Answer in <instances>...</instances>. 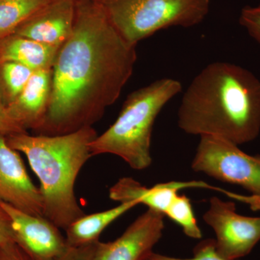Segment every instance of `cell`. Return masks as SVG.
<instances>
[{
	"label": "cell",
	"mask_w": 260,
	"mask_h": 260,
	"mask_svg": "<svg viewBox=\"0 0 260 260\" xmlns=\"http://www.w3.org/2000/svg\"><path fill=\"white\" fill-rule=\"evenodd\" d=\"M75 1H78V0H75Z\"/></svg>",
	"instance_id": "d4e9b609"
},
{
	"label": "cell",
	"mask_w": 260,
	"mask_h": 260,
	"mask_svg": "<svg viewBox=\"0 0 260 260\" xmlns=\"http://www.w3.org/2000/svg\"><path fill=\"white\" fill-rule=\"evenodd\" d=\"M34 73L19 63L7 61L0 64V95L6 107L23 91Z\"/></svg>",
	"instance_id": "e0dca14e"
},
{
	"label": "cell",
	"mask_w": 260,
	"mask_h": 260,
	"mask_svg": "<svg viewBox=\"0 0 260 260\" xmlns=\"http://www.w3.org/2000/svg\"><path fill=\"white\" fill-rule=\"evenodd\" d=\"M165 215L148 208L113 242H98L93 260H146L162 238Z\"/></svg>",
	"instance_id": "9c48e42d"
},
{
	"label": "cell",
	"mask_w": 260,
	"mask_h": 260,
	"mask_svg": "<svg viewBox=\"0 0 260 260\" xmlns=\"http://www.w3.org/2000/svg\"><path fill=\"white\" fill-rule=\"evenodd\" d=\"M111 23L136 45L171 27L189 28L204 20L210 0H94Z\"/></svg>",
	"instance_id": "5b68a950"
},
{
	"label": "cell",
	"mask_w": 260,
	"mask_h": 260,
	"mask_svg": "<svg viewBox=\"0 0 260 260\" xmlns=\"http://www.w3.org/2000/svg\"><path fill=\"white\" fill-rule=\"evenodd\" d=\"M181 189V182L177 181L162 183L148 188L133 178L124 177L109 189V198L120 203L135 202L138 205H145L150 209L164 215Z\"/></svg>",
	"instance_id": "4fadbf2b"
},
{
	"label": "cell",
	"mask_w": 260,
	"mask_h": 260,
	"mask_svg": "<svg viewBox=\"0 0 260 260\" xmlns=\"http://www.w3.org/2000/svg\"><path fill=\"white\" fill-rule=\"evenodd\" d=\"M99 242L79 247H70L60 260H93Z\"/></svg>",
	"instance_id": "603a6c76"
},
{
	"label": "cell",
	"mask_w": 260,
	"mask_h": 260,
	"mask_svg": "<svg viewBox=\"0 0 260 260\" xmlns=\"http://www.w3.org/2000/svg\"><path fill=\"white\" fill-rule=\"evenodd\" d=\"M59 48L13 34L0 41V64L7 61L19 63L34 72L51 70Z\"/></svg>",
	"instance_id": "5bb4252c"
},
{
	"label": "cell",
	"mask_w": 260,
	"mask_h": 260,
	"mask_svg": "<svg viewBox=\"0 0 260 260\" xmlns=\"http://www.w3.org/2000/svg\"><path fill=\"white\" fill-rule=\"evenodd\" d=\"M0 260H34L15 242L0 244Z\"/></svg>",
	"instance_id": "7402d4cb"
},
{
	"label": "cell",
	"mask_w": 260,
	"mask_h": 260,
	"mask_svg": "<svg viewBox=\"0 0 260 260\" xmlns=\"http://www.w3.org/2000/svg\"><path fill=\"white\" fill-rule=\"evenodd\" d=\"M0 201L37 216L43 215L39 188L34 185L20 154L0 135Z\"/></svg>",
	"instance_id": "30bf717a"
},
{
	"label": "cell",
	"mask_w": 260,
	"mask_h": 260,
	"mask_svg": "<svg viewBox=\"0 0 260 260\" xmlns=\"http://www.w3.org/2000/svg\"><path fill=\"white\" fill-rule=\"evenodd\" d=\"M50 0H0V41L15 34Z\"/></svg>",
	"instance_id": "2e32d148"
},
{
	"label": "cell",
	"mask_w": 260,
	"mask_h": 260,
	"mask_svg": "<svg viewBox=\"0 0 260 260\" xmlns=\"http://www.w3.org/2000/svg\"><path fill=\"white\" fill-rule=\"evenodd\" d=\"M164 215L180 225L186 237L194 239L203 237L190 200L186 195L178 194Z\"/></svg>",
	"instance_id": "ac0fdd59"
},
{
	"label": "cell",
	"mask_w": 260,
	"mask_h": 260,
	"mask_svg": "<svg viewBox=\"0 0 260 260\" xmlns=\"http://www.w3.org/2000/svg\"><path fill=\"white\" fill-rule=\"evenodd\" d=\"M97 135L93 126H88L61 135L25 132L6 137L12 148L26 156L39 179L44 217L60 229L85 215L75 196V182L92 157L90 145Z\"/></svg>",
	"instance_id": "3957f363"
},
{
	"label": "cell",
	"mask_w": 260,
	"mask_h": 260,
	"mask_svg": "<svg viewBox=\"0 0 260 260\" xmlns=\"http://www.w3.org/2000/svg\"><path fill=\"white\" fill-rule=\"evenodd\" d=\"M25 133L10 117L6 105L0 95V135L7 137L15 133Z\"/></svg>",
	"instance_id": "44dd1931"
},
{
	"label": "cell",
	"mask_w": 260,
	"mask_h": 260,
	"mask_svg": "<svg viewBox=\"0 0 260 260\" xmlns=\"http://www.w3.org/2000/svg\"><path fill=\"white\" fill-rule=\"evenodd\" d=\"M146 260H226L221 257L215 249V240L205 239L197 244L191 258H178L152 252Z\"/></svg>",
	"instance_id": "d6986e66"
},
{
	"label": "cell",
	"mask_w": 260,
	"mask_h": 260,
	"mask_svg": "<svg viewBox=\"0 0 260 260\" xmlns=\"http://www.w3.org/2000/svg\"><path fill=\"white\" fill-rule=\"evenodd\" d=\"M75 12V0H50L15 34L51 47H60L73 31Z\"/></svg>",
	"instance_id": "8fae6325"
},
{
	"label": "cell",
	"mask_w": 260,
	"mask_h": 260,
	"mask_svg": "<svg viewBox=\"0 0 260 260\" xmlns=\"http://www.w3.org/2000/svg\"><path fill=\"white\" fill-rule=\"evenodd\" d=\"M181 89L180 81L166 78L132 92L116 121L90 143L92 157L112 154L135 170L150 167L153 161L150 149L154 123Z\"/></svg>",
	"instance_id": "277c9868"
},
{
	"label": "cell",
	"mask_w": 260,
	"mask_h": 260,
	"mask_svg": "<svg viewBox=\"0 0 260 260\" xmlns=\"http://www.w3.org/2000/svg\"><path fill=\"white\" fill-rule=\"evenodd\" d=\"M177 116L186 134L250 143L260 133V80L239 65L211 63L186 89Z\"/></svg>",
	"instance_id": "7a4b0ae2"
},
{
	"label": "cell",
	"mask_w": 260,
	"mask_h": 260,
	"mask_svg": "<svg viewBox=\"0 0 260 260\" xmlns=\"http://www.w3.org/2000/svg\"><path fill=\"white\" fill-rule=\"evenodd\" d=\"M136 45L116 30L94 0H78L74 29L53 65L49 107L36 135L93 126L133 75Z\"/></svg>",
	"instance_id": "6da1fadb"
},
{
	"label": "cell",
	"mask_w": 260,
	"mask_h": 260,
	"mask_svg": "<svg viewBox=\"0 0 260 260\" xmlns=\"http://www.w3.org/2000/svg\"><path fill=\"white\" fill-rule=\"evenodd\" d=\"M15 242L11 219L3 208H0V244Z\"/></svg>",
	"instance_id": "cb8c5ba5"
},
{
	"label": "cell",
	"mask_w": 260,
	"mask_h": 260,
	"mask_svg": "<svg viewBox=\"0 0 260 260\" xmlns=\"http://www.w3.org/2000/svg\"><path fill=\"white\" fill-rule=\"evenodd\" d=\"M11 219L14 241L34 260H60L69 250L60 229L44 216L30 215L0 201Z\"/></svg>",
	"instance_id": "ba28073f"
},
{
	"label": "cell",
	"mask_w": 260,
	"mask_h": 260,
	"mask_svg": "<svg viewBox=\"0 0 260 260\" xmlns=\"http://www.w3.org/2000/svg\"><path fill=\"white\" fill-rule=\"evenodd\" d=\"M191 167L195 172L242 186L260 200V155L246 153L223 138L203 135Z\"/></svg>",
	"instance_id": "8992f818"
},
{
	"label": "cell",
	"mask_w": 260,
	"mask_h": 260,
	"mask_svg": "<svg viewBox=\"0 0 260 260\" xmlns=\"http://www.w3.org/2000/svg\"><path fill=\"white\" fill-rule=\"evenodd\" d=\"M203 219L215 232V249L223 259L244 257L260 242V217L240 215L233 202L213 197Z\"/></svg>",
	"instance_id": "52a82bcc"
},
{
	"label": "cell",
	"mask_w": 260,
	"mask_h": 260,
	"mask_svg": "<svg viewBox=\"0 0 260 260\" xmlns=\"http://www.w3.org/2000/svg\"><path fill=\"white\" fill-rule=\"evenodd\" d=\"M52 69L32 73L23 91L7 106L8 114L24 131H37L42 124L50 99Z\"/></svg>",
	"instance_id": "7c38bea8"
},
{
	"label": "cell",
	"mask_w": 260,
	"mask_h": 260,
	"mask_svg": "<svg viewBox=\"0 0 260 260\" xmlns=\"http://www.w3.org/2000/svg\"><path fill=\"white\" fill-rule=\"evenodd\" d=\"M239 23L260 45V4L244 7L241 12Z\"/></svg>",
	"instance_id": "ffe728a7"
},
{
	"label": "cell",
	"mask_w": 260,
	"mask_h": 260,
	"mask_svg": "<svg viewBox=\"0 0 260 260\" xmlns=\"http://www.w3.org/2000/svg\"><path fill=\"white\" fill-rule=\"evenodd\" d=\"M138 205L135 202H125L104 211L85 214L65 229L68 246L79 247L99 242L101 234L109 225Z\"/></svg>",
	"instance_id": "9a60e30c"
}]
</instances>
